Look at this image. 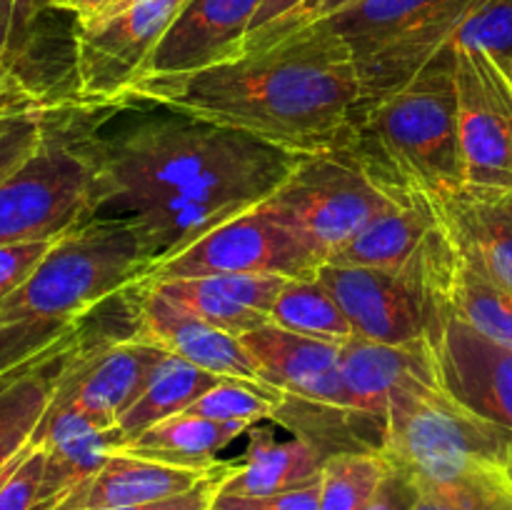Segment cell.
Returning <instances> with one entry per match:
<instances>
[{
	"mask_svg": "<svg viewBox=\"0 0 512 510\" xmlns=\"http://www.w3.org/2000/svg\"><path fill=\"white\" fill-rule=\"evenodd\" d=\"M340 375H343L350 413L378 450L383 445L385 415L395 385L403 383L405 378H425L438 383L428 343L383 345L353 338L343 343Z\"/></svg>",
	"mask_w": 512,
	"mask_h": 510,
	"instance_id": "2e32d148",
	"label": "cell"
},
{
	"mask_svg": "<svg viewBox=\"0 0 512 510\" xmlns=\"http://www.w3.org/2000/svg\"><path fill=\"white\" fill-rule=\"evenodd\" d=\"M138 105L145 110L85 128L90 220L133 225L153 270L225 220L263 205L300 160L243 130Z\"/></svg>",
	"mask_w": 512,
	"mask_h": 510,
	"instance_id": "6da1fadb",
	"label": "cell"
},
{
	"mask_svg": "<svg viewBox=\"0 0 512 510\" xmlns=\"http://www.w3.org/2000/svg\"><path fill=\"white\" fill-rule=\"evenodd\" d=\"M450 305L475 330L512 348V290L483 273L460 250L450 283Z\"/></svg>",
	"mask_w": 512,
	"mask_h": 510,
	"instance_id": "cb8c5ba5",
	"label": "cell"
},
{
	"mask_svg": "<svg viewBox=\"0 0 512 510\" xmlns=\"http://www.w3.org/2000/svg\"><path fill=\"white\" fill-rule=\"evenodd\" d=\"M150 270L143 240L120 220H88L55 240L33 273L0 300V380L38 363Z\"/></svg>",
	"mask_w": 512,
	"mask_h": 510,
	"instance_id": "3957f363",
	"label": "cell"
},
{
	"mask_svg": "<svg viewBox=\"0 0 512 510\" xmlns=\"http://www.w3.org/2000/svg\"><path fill=\"white\" fill-rule=\"evenodd\" d=\"M380 453L413 480H500L512 485V433L450 398L435 380L395 385Z\"/></svg>",
	"mask_w": 512,
	"mask_h": 510,
	"instance_id": "5b68a950",
	"label": "cell"
},
{
	"mask_svg": "<svg viewBox=\"0 0 512 510\" xmlns=\"http://www.w3.org/2000/svg\"><path fill=\"white\" fill-rule=\"evenodd\" d=\"M120 103L165 105L308 155L340 143L360 80L345 40L315 23L208 70L138 78Z\"/></svg>",
	"mask_w": 512,
	"mask_h": 510,
	"instance_id": "7a4b0ae2",
	"label": "cell"
},
{
	"mask_svg": "<svg viewBox=\"0 0 512 510\" xmlns=\"http://www.w3.org/2000/svg\"><path fill=\"white\" fill-rule=\"evenodd\" d=\"M78 110H50L38 153L0 183V245L58 240L90 220L93 175Z\"/></svg>",
	"mask_w": 512,
	"mask_h": 510,
	"instance_id": "52a82bcc",
	"label": "cell"
},
{
	"mask_svg": "<svg viewBox=\"0 0 512 510\" xmlns=\"http://www.w3.org/2000/svg\"><path fill=\"white\" fill-rule=\"evenodd\" d=\"M478 0H360L323 20L345 40L360 80V103L408 85L445 45Z\"/></svg>",
	"mask_w": 512,
	"mask_h": 510,
	"instance_id": "8992f818",
	"label": "cell"
},
{
	"mask_svg": "<svg viewBox=\"0 0 512 510\" xmlns=\"http://www.w3.org/2000/svg\"><path fill=\"white\" fill-rule=\"evenodd\" d=\"M115 3H118V0H68V3L63 5V10L73 13L75 20H88L105 13L108 8H113Z\"/></svg>",
	"mask_w": 512,
	"mask_h": 510,
	"instance_id": "60d3db41",
	"label": "cell"
},
{
	"mask_svg": "<svg viewBox=\"0 0 512 510\" xmlns=\"http://www.w3.org/2000/svg\"><path fill=\"white\" fill-rule=\"evenodd\" d=\"M260 5L263 0H185L140 78L188 75L240 58Z\"/></svg>",
	"mask_w": 512,
	"mask_h": 510,
	"instance_id": "9a60e30c",
	"label": "cell"
},
{
	"mask_svg": "<svg viewBox=\"0 0 512 510\" xmlns=\"http://www.w3.org/2000/svg\"><path fill=\"white\" fill-rule=\"evenodd\" d=\"M230 463L220 460L210 470L175 468V465L158 463V460L138 458V455L115 450L98 473L90 475L85 483L70 495H65L53 510H108L125 508V505L153 503V500L173 498L198 488L205 480L225 473Z\"/></svg>",
	"mask_w": 512,
	"mask_h": 510,
	"instance_id": "e0dca14e",
	"label": "cell"
},
{
	"mask_svg": "<svg viewBox=\"0 0 512 510\" xmlns=\"http://www.w3.org/2000/svg\"><path fill=\"white\" fill-rule=\"evenodd\" d=\"M333 150L353 160L398 205L443 200L465 185L453 43L408 85L358 105Z\"/></svg>",
	"mask_w": 512,
	"mask_h": 510,
	"instance_id": "277c9868",
	"label": "cell"
},
{
	"mask_svg": "<svg viewBox=\"0 0 512 510\" xmlns=\"http://www.w3.org/2000/svg\"><path fill=\"white\" fill-rule=\"evenodd\" d=\"M55 240H35V243L0 245V300L8 298L45 258Z\"/></svg>",
	"mask_w": 512,
	"mask_h": 510,
	"instance_id": "d590c367",
	"label": "cell"
},
{
	"mask_svg": "<svg viewBox=\"0 0 512 510\" xmlns=\"http://www.w3.org/2000/svg\"><path fill=\"white\" fill-rule=\"evenodd\" d=\"M263 205L318 250L325 263L375 218L398 208L338 150L300 155L293 173Z\"/></svg>",
	"mask_w": 512,
	"mask_h": 510,
	"instance_id": "ba28073f",
	"label": "cell"
},
{
	"mask_svg": "<svg viewBox=\"0 0 512 510\" xmlns=\"http://www.w3.org/2000/svg\"><path fill=\"white\" fill-rule=\"evenodd\" d=\"M80 325L73 335L60 340L38 363L0 380V440L10 435H33L58 388L60 373L70 350L80 338Z\"/></svg>",
	"mask_w": 512,
	"mask_h": 510,
	"instance_id": "7402d4cb",
	"label": "cell"
},
{
	"mask_svg": "<svg viewBox=\"0 0 512 510\" xmlns=\"http://www.w3.org/2000/svg\"><path fill=\"white\" fill-rule=\"evenodd\" d=\"M325 258L310 248L265 205L205 233L178 255L160 263L145 283L210 275H283L288 280H313Z\"/></svg>",
	"mask_w": 512,
	"mask_h": 510,
	"instance_id": "30bf717a",
	"label": "cell"
},
{
	"mask_svg": "<svg viewBox=\"0 0 512 510\" xmlns=\"http://www.w3.org/2000/svg\"><path fill=\"white\" fill-rule=\"evenodd\" d=\"M250 428L253 425L248 423H220V420L180 413L155 423L138 438L120 445V450L175 468L210 470L220 463V450L228 448L240 435L250 433Z\"/></svg>",
	"mask_w": 512,
	"mask_h": 510,
	"instance_id": "44dd1931",
	"label": "cell"
},
{
	"mask_svg": "<svg viewBox=\"0 0 512 510\" xmlns=\"http://www.w3.org/2000/svg\"><path fill=\"white\" fill-rule=\"evenodd\" d=\"M285 403V393L270 385L248 383V380L220 378L203 398L195 400L185 413L220 423H248L275 420Z\"/></svg>",
	"mask_w": 512,
	"mask_h": 510,
	"instance_id": "83f0119b",
	"label": "cell"
},
{
	"mask_svg": "<svg viewBox=\"0 0 512 510\" xmlns=\"http://www.w3.org/2000/svg\"><path fill=\"white\" fill-rule=\"evenodd\" d=\"M435 208L460 253L512 290V190L463 185Z\"/></svg>",
	"mask_w": 512,
	"mask_h": 510,
	"instance_id": "ac0fdd59",
	"label": "cell"
},
{
	"mask_svg": "<svg viewBox=\"0 0 512 510\" xmlns=\"http://www.w3.org/2000/svg\"><path fill=\"white\" fill-rule=\"evenodd\" d=\"M438 503V510H512V485L500 480H450V483H425L415 480Z\"/></svg>",
	"mask_w": 512,
	"mask_h": 510,
	"instance_id": "4dcf8cb0",
	"label": "cell"
},
{
	"mask_svg": "<svg viewBox=\"0 0 512 510\" xmlns=\"http://www.w3.org/2000/svg\"><path fill=\"white\" fill-rule=\"evenodd\" d=\"M438 385L480 418L512 433V348L458 318L453 305L440 310L428 333Z\"/></svg>",
	"mask_w": 512,
	"mask_h": 510,
	"instance_id": "7c38bea8",
	"label": "cell"
},
{
	"mask_svg": "<svg viewBox=\"0 0 512 510\" xmlns=\"http://www.w3.org/2000/svg\"><path fill=\"white\" fill-rule=\"evenodd\" d=\"M418 485V500H415V510H438V503H435V498L430 495L428 488H423L420 483Z\"/></svg>",
	"mask_w": 512,
	"mask_h": 510,
	"instance_id": "b9f144b4",
	"label": "cell"
},
{
	"mask_svg": "<svg viewBox=\"0 0 512 510\" xmlns=\"http://www.w3.org/2000/svg\"><path fill=\"white\" fill-rule=\"evenodd\" d=\"M210 510H320V480L303 485V488L258 495V498L218 493Z\"/></svg>",
	"mask_w": 512,
	"mask_h": 510,
	"instance_id": "836d02e7",
	"label": "cell"
},
{
	"mask_svg": "<svg viewBox=\"0 0 512 510\" xmlns=\"http://www.w3.org/2000/svg\"><path fill=\"white\" fill-rule=\"evenodd\" d=\"M415 500H418V485L410 478L405 470L390 465L388 475L373 498L363 505V510H415Z\"/></svg>",
	"mask_w": 512,
	"mask_h": 510,
	"instance_id": "8d00e7d4",
	"label": "cell"
},
{
	"mask_svg": "<svg viewBox=\"0 0 512 510\" xmlns=\"http://www.w3.org/2000/svg\"><path fill=\"white\" fill-rule=\"evenodd\" d=\"M325 453L310 440H275L265 428H250V445L243 460H233L228 478L218 493L258 498V495L285 493L320 480Z\"/></svg>",
	"mask_w": 512,
	"mask_h": 510,
	"instance_id": "d6986e66",
	"label": "cell"
},
{
	"mask_svg": "<svg viewBox=\"0 0 512 510\" xmlns=\"http://www.w3.org/2000/svg\"><path fill=\"white\" fill-rule=\"evenodd\" d=\"M440 225V213L430 198H413L375 218L353 240L335 250L330 265L350 268H403Z\"/></svg>",
	"mask_w": 512,
	"mask_h": 510,
	"instance_id": "ffe728a7",
	"label": "cell"
},
{
	"mask_svg": "<svg viewBox=\"0 0 512 510\" xmlns=\"http://www.w3.org/2000/svg\"><path fill=\"white\" fill-rule=\"evenodd\" d=\"M380 450H343L328 455L320 470V510H363L388 475Z\"/></svg>",
	"mask_w": 512,
	"mask_h": 510,
	"instance_id": "484cf974",
	"label": "cell"
},
{
	"mask_svg": "<svg viewBox=\"0 0 512 510\" xmlns=\"http://www.w3.org/2000/svg\"><path fill=\"white\" fill-rule=\"evenodd\" d=\"M453 43L483 50L512 83V0H478L455 30Z\"/></svg>",
	"mask_w": 512,
	"mask_h": 510,
	"instance_id": "f1b7e54d",
	"label": "cell"
},
{
	"mask_svg": "<svg viewBox=\"0 0 512 510\" xmlns=\"http://www.w3.org/2000/svg\"><path fill=\"white\" fill-rule=\"evenodd\" d=\"M300 3H305V0H263V5H260L258 15H255L253 25H250L248 38H250V35L258 33V30L268 28L270 23L280 20V18H283V15H288L290 10L298 8Z\"/></svg>",
	"mask_w": 512,
	"mask_h": 510,
	"instance_id": "ab89813d",
	"label": "cell"
},
{
	"mask_svg": "<svg viewBox=\"0 0 512 510\" xmlns=\"http://www.w3.org/2000/svg\"><path fill=\"white\" fill-rule=\"evenodd\" d=\"M168 353L125 335L93 343L80 330L55 388V403H70L85 413L118 425V418L143 395Z\"/></svg>",
	"mask_w": 512,
	"mask_h": 510,
	"instance_id": "4fadbf2b",
	"label": "cell"
},
{
	"mask_svg": "<svg viewBox=\"0 0 512 510\" xmlns=\"http://www.w3.org/2000/svg\"><path fill=\"white\" fill-rule=\"evenodd\" d=\"M45 455L40 445L33 443V450L23 458V463L13 470L0 488V510H35L38 508L40 483H43Z\"/></svg>",
	"mask_w": 512,
	"mask_h": 510,
	"instance_id": "d6a6232c",
	"label": "cell"
},
{
	"mask_svg": "<svg viewBox=\"0 0 512 510\" xmlns=\"http://www.w3.org/2000/svg\"><path fill=\"white\" fill-rule=\"evenodd\" d=\"M125 300L133 320V338L155 345L185 363L198 365L218 378L265 385L240 338L188 313L150 283L140 280L125 288Z\"/></svg>",
	"mask_w": 512,
	"mask_h": 510,
	"instance_id": "5bb4252c",
	"label": "cell"
},
{
	"mask_svg": "<svg viewBox=\"0 0 512 510\" xmlns=\"http://www.w3.org/2000/svg\"><path fill=\"white\" fill-rule=\"evenodd\" d=\"M355 3H360V0H305V3H300L298 8L290 10L288 15H283L280 20L270 23L268 28L250 35V38L245 40V53L268 48V45H273L275 40L285 38V35L295 33V30H303L315 23H323V20L333 18V15L343 13V10L353 8Z\"/></svg>",
	"mask_w": 512,
	"mask_h": 510,
	"instance_id": "1f68e13d",
	"label": "cell"
},
{
	"mask_svg": "<svg viewBox=\"0 0 512 510\" xmlns=\"http://www.w3.org/2000/svg\"><path fill=\"white\" fill-rule=\"evenodd\" d=\"M45 3L53 5V8H58V10H63V5L68 3V0H45Z\"/></svg>",
	"mask_w": 512,
	"mask_h": 510,
	"instance_id": "7bdbcfd3",
	"label": "cell"
},
{
	"mask_svg": "<svg viewBox=\"0 0 512 510\" xmlns=\"http://www.w3.org/2000/svg\"><path fill=\"white\" fill-rule=\"evenodd\" d=\"M50 110L53 105L45 100L0 110V183L38 153L48 133Z\"/></svg>",
	"mask_w": 512,
	"mask_h": 510,
	"instance_id": "f546056e",
	"label": "cell"
},
{
	"mask_svg": "<svg viewBox=\"0 0 512 510\" xmlns=\"http://www.w3.org/2000/svg\"><path fill=\"white\" fill-rule=\"evenodd\" d=\"M150 285L158 288L165 298L178 303L180 308L188 310V313L198 315L205 323L215 325V328L225 330V333L235 335V338L270 323L268 315L245 308L238 300L230 298L215 278H178Z\"/></svg>",
	"mask_w": 512,
	"mask_h": 510,
	"instance_id": "4316f807",
	"label": "cell"
},
{
	"mask_svg": "<svg viewBox=\"0 0 512 510\" xmlns=\"http://www.w3.org/2000/svg\"><path fill=\"white\" fill-rule=\"evenodd\" d=\"M185 0H118L88 20H75L73 78L80 100L120 103Z\"/></svg>",
	"mask_w": 512,
	"mask_h": 510,
	"instance_id": "9c48e42d",
	"label": "cell"
},
{
	"mask_svg": "<svg viewBox=\"0 0 512 510\" xmlns=\"http://www.w3.org/2000/svg\"><path fill=\"white\" fill-rule=\"evenodd\" d=\"M30 103H43L38 90L30 88V83L18 73V68L0 63V110Z\"/></svg>",
	"mask_w": 512,
	"mask_h": 510,
	"instance_id": "f35d334b",
	"label": "cell"
},
{
	"mask_svg": "<svg viewBox=\"0 0 512 510\" xmlns=\"http://www.w3.org/2000/svg\"><path fill=\"white\" fill-rule=\"evenodd\" d=\"M453 53L465 185L512 190V83L483 50Z\"/></svg>",
	"mask_w": 512,
	"mask_h": 510,
	"instance_id": "8fae6325",
	"label": "cell"
},
{
	"mask_svg": "<svg viewBox=\"0 0 512 510\" xmlns=\"http://www.w3.org/2000/svg\"><path fill=\"white\" fill-rule=\"evenodd\" d=\"M218 380V375L208 373L198 365L185 363L175 355H168L158 368V373L153 375L148 388L143 390V395L118 418V428L123 433L125 443L138 438L140 433L153 428L160 420L185 413Z\"/></svg>",
	"mask_w": 512,
	"mask_h": 510,
	"instance_id": "603a6c76",
	"label": "cell"
},
{
	"mask_svg": "<svg viewBox=\"0 0 512 510\" xmlns=\"http://www.w3.org/2000/svg\"><path fill=\"white\" fill-rule=\"evenodd\" d=\"M40 8H53V5L45 0H0V63L15 68V55Z\"/></svg>",
	"mask_w": 512,
	"mask_h": 510,
	"instance_id": "e575fe53",
	"label": "cell"
},
{
	"mask_svg": "<svg viewBox=\"0 0 512 510\" xmlns=\"http://www.w3.org/2000/svg\"><path fill=\"white\" fill-rule=\"evenodd\" d=\"M268 318L270 323L308 338L333 340L340 345L355 338L348 315L318 278L288 280L270 308Z\"/></svg>",
	"mask_w": 512,
	"mask_h": 510,
	"instance_id": "d4e9b609",
	"label": "cell"
},
{
	"mask_svg": "<svg viewBox=\"0 0 512 510\" xmlns=\"http://www.w3.org/2000/svg\"><path fill=\"white\" fill-rule=\"evenodd\" d=\"M230 468H233V460H230ZM230 468L225 470V473L200 483L198 488L188 490V493L173 495V498H165V500H153V503L125 505V508H108V510H210L213 508V500L215 495H218L220 485H223V480L228 478Z\"/></svg>",
	"mask_w": 512,
	"mask_h": 510,
	"instance_id": "74e56055",
	"label": "cell"
}]
</instances>
